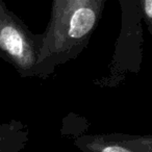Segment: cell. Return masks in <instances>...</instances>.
<instances>
[{"instance_id":"cell-1","label":"cell","mask_w":152,"mask_h":152,"mask_svg":"<svg viewBox=\"0 0 152 152\" xmlns=\"http://www.w3.org/2000/svg\"><path fill=\"white\" fill-rule=\"evenodd\" d=\"M95 23V14L90 9H79L73 14L70 21V37L78 39L90 31Z\"/></svg>"},{"instance_id":"cell-2","label":"cell","mask_w":152,"mask_h":152,"mask_svg":"<svg viewBox=\"0 0 152 152\" xmlns=\"http://www.w3.org/2000/svg\"><path fill=\"white\" fill-rule=\"evenodd\" d=\"M0 46L14 56H20L23 52V40L20 34L11 26L2 28L0 31Z\"/></svg>"},{"instance_id":"cell-3","label":"cell","mask_w":152,"mask_h":152,"mask_svg":"<svg viewBox=\"0 0 152 152\" xmlns=\"http://www.w3.org/2000/svg\"><path fill=\"white\" fill-rule=\"evenodd\" d=\"M102 152H130L124 147H120V146H110L106 147L102 150Z\"/></svg>"},{"instance_id":"cell-4","label":"cell","mask_w":152,"mask_h":152,"mask_svg":"<svg viewBox=\"0 0 152 152\" xmlns=\"http://www.w3.org/2000/svg\"><path fill=\"white\" fill-rule=\"evenodd\" d=\"M145 12L148 17L152 19V0H145Z\"/></svg>"}]
</instances>
